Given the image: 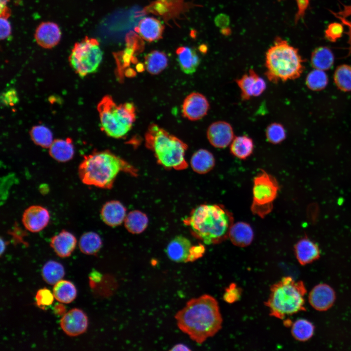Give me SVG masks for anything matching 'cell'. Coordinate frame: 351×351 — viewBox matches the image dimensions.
Segmentation results:
<instances>
[{
    "label": "cell",
    "mask_w": 351,
    "mask_h": 351,
    "mask_svg": "<svg viewBox=\"0 0 351 351\" xmlns=\"http://www.w3.org/2000/svg\"><path fill=\"white\" fill-rule=\"evenodd\" d=\"M170 350L173 351H191V349H189V347H187V346H186L185 345L180 343V344H177L175 345L174 346H173V348H171Z\"/></svg>",
    "instance_id": "obj_45"
},
{
    "label": "cell",
    "mask_w": 351,
    "mask_h": 351,
    "mask_svg": "<svg viewBox=\"0 0 351 351\" xmlns=\"http://www.w3.org/2000/svg\"><path fill=\"white\" fill-rule=\"evenodd\" d=\"M237 83L241 92V98L243 100L250 99L261 95L266 88L265 80L253 69L236 79Z\"/></svg>",
    "instance_id": "obj_11"
},
{
    "label": "cell",
    "mask_w": 351,
    "mask_h": 351,
    "mask_svg": "<svg viewBox=\"0 0 351 351\" xmlns=\"http://www.w3.org/2000/svg\"><path fill=\"white\" fill-rule=\"evenodd\" d=\"M9 0H0V14L1 16H8V13L6 8V4Z\"/></svg>",
    "instance_id": "obj_44"
},
{
    "label": "cell",
    "mask_w": 351,
    "mask_h": 351,
    "mask_svg": "<svg viewBox=\"0 0 351 351\" xmlns=\"http://www.w3.org/2000/svg\"><path fill=\"white\" fill-rule=\"evenodd\" d=\"M210 107L206 98L197 92H193L184 99L182 105L184 117L190 120H198L205 116Z\"/></svg>",
    "instance_id": "obj_10"
},
{
    "label": "cell",
    "mask_w": 351,
    "mask_h": 351,
    "mask_svg": "<svg viewBox=\"0 0 351 351\" xmlns=\"http://www.w3.org/2000/svg\"><path fill=\"white\" fill-rule=\"evenodd\" d=\"M296 259L301 265H306L316 260L320 255V251L315 243L308 238L297 242L294 246Z\"/></svg>",
    "instance_id": "obj_20"
},
{
    "label": "cell",
    "mask_w": 351,
    "mask_h": 351,
    "mask_svg": "<svg viewBox=\"0 0 351 351\" xmlns=\"http://www.w3.org/2000/svg\"><path fill=\"white\" fill-rule=\"evenodd\" d=\"M102 244L101 237L97 233L94 232H87L80 236L78 246L82 253L93 255L99 251Z\"/></svg>",
    "instance_id": "obj_31"
},
{
    "label": "cell",
    "mask_w": 351,
    "mask_h": 351,
    "mask_svg": "<svg viewBox=\"0 0 351 351\" xmlns=\"http://www.w3.org/2000/svg\"><path fill=\"white\" fill-rule=\"evenodd\" d=\"M192 246L191 241L187 238L181 235H177L168 243L166 253L173 261L187 262Z\"/></svg>",
    "instance_id": "obj_18"
},
{
    "label": "cell",
    "mask_w": 351,
    "mask_h": 351,
    "mask_svg": "<svg viewBox=\"0 0 351 351\" xmlns=\"http://www.w3.org/2000/svg\"><path fill=\"white\" fill-rule=\"evenodd\" d=\"M241 293V289L233 283L225 289L223 298L226 302L233 303L239 299Z\"/></svg>",
    "instance_id": "obj_39"
},
{
    "label": "cell",
    "mask_w": 351,
    "mask_h": 351,
    "mask_svg": "<svg viewBox=\"0 0 351 351\" xmlns=\"http://www.w3.org/2000/svg\"><path fill=\"white\" fill-rule=\"evenodd\" d=\"M0 241H1L0 242V244H1L0 254L1 255L5 250L6 245H5V242L4 241H3L2 238H1Z\"/></svg>",
    "instance_id": "obj_47"
},
{
    "label": "cell",
    "mask_w": 351,
    "mask_h": 351,
    "mask_svg": "<svg viewBox=\"0 0 351 351\" xmlns=\"http://www.w3.org/2000/svg\"><path fill=\"white\" fill-rule=\"evenodd\" d=\"M146 146L164 168L182 170L188 164L185 158L187 145L157 124H150L145 135Z\"/></svg>",
    "instance_id": "obj_5"
},
{
    "label": "cell",
    "mask_w": 351,
    "mask_h": 351,
    "mask_svg": "<svg viewBox=\"0 0 351 351\" xmlns=\"http://www.w3.org/2000/svg\"><path fill=\"white\" fill-rule=\"evenodd\" d=\"M265 305L270 315L283 319L305 309L306 288L302 281L286 276L273 284Z\"/></svg>",
    "instance_id": "obj_6"
},
{
    "label": "cell",
    "mask_w": 351,
    "mask_h": 351,
    "mask_svg": "<svg viewBox=\"0 0 351 351\" xmlns=\"http://www.w3.org/2000/svg\"><path fill=\"white\" fill-rule=\"evenodd\" d=\"M50 215L48 210L40 205H32L24 211L22 222L25 228L32 233L42 231L48 224Z\"/></svg>",
    "instance_id": "obj_12"
},
{
    "label": "cell",
    "mask_w": 351,
    "mask_h": 351,
    "mask_svg": "<svg viewBox=\"0 0 351 351\" xmlns=\"http://www.w3.org/2000/svg\"><path fill=\"white\" fill-rule=\"evenodd\" d=\"M97 109L101 130L113 138H119L126 136L136 120V110L132 103L117 105L109 95L101 98Z\"/></svg>",
    "instance_id": "obj_7"
},
{
    "label": "cell",
    "mask_w": 351,
    "mask_h": 351,
    "mask_svg": "<svg viewBox=\"0 0 351 351\" xmlns=\"http://www.w3.org/2000/svg\"><path fill=\"white\" fill-rule=\"evenodd\" d=\"M77 242V239L74 234L63 230L51 238L50 246L58 256L66 257L69 256L74 251Z\"/></svg>",
    "instance_id": "obj_19"
},
{
    "label": "cell",
    "mask_w": 351,
    "mask_h": 351,
    "mask_svg": "<svg viewBox=\"0 0 351 351\" xmlns=\"http://www.w3.org/2000/svg\"><path fill=\"white\" fill-rule=\"evenodd\" d=\"M146 70L152 75H158L167 66L168 58L166 54L161 51L154 50L145 57Z\"/></svg>",
    "instance_id": "obj_28"
},
{
    "label": "cell",
    "mask_w": 351,
    "mask_h": 351,
    "mask_svg": "<svg viewBox=\"0 0 351 351\" xmlns=\"http://www.w3.org/2000/svg\"><path fill=\"white\" fill-rule=\"evenodd\" d=\"M30 134L33 141L42 148H49L53 142L52 133L49 129L43 125L34 126Z\"/></svg>",
    "instance_id": "obj_34"
},
{
    "label": "cell",
    "mask_w": 351,
    "mask_h": 351,
    "mask_svg": "<svg viewBox=\"0 0 351 351\" xmlns=\"http://www.w3.org/2000/svg\"><path fill=\"white\" fill-rule=\"evenodd\" d=\"M279 186L276 178L261 170L254 179L253 202L251 210L254 214L263 218L273 208Z\"/></svg>",
    "instance_id": "obj_9"
},
{
    "label": "cell",
    "mask_w": 351,
    "mask_h": 351,
    "mask_svg": "<svg viewBox=\"0 0 351 351\" xmlns=\"http://www.w3.org/2000/svg\"><path fill=\"white\" fill-rule=\"evenodd\" d=\"M175 318L178 328L198 344L214 335L223 321L217 301L208 294L189 300Z\"/></svg>",
    "instance_id": "obj_1"
},
{
    "label": "cell",
    "mask_w": 351,
    "mask_h": 351,
    "mask_svg": "<svg viewBox=\"0 0 351 351\" xmlns=\"http://www.w3.org/2000/svg\"><path fill=\"white\" fill-rule=\"evenodd\" d=\"M267 140L273 144H279L286 138V131L283 125L274 122L267 126L265 131Z\"/></svg>",
    "instance_id": "obj_37"
},
{
    "label": "cell",
    "mask_w": 351,
    "mask_h": 351,
    "mask_svg": "<svg viewBox=\"0 0 351 351\" xmlns=\"http://www.w3.org/2000/svg\"><path fill=\"white\" fill-rule=\"evenodd\" d=\"M335 298L334 290L329 285L320 284L310 292L309 301L311 305L318 311H326L333 305Z\"/></svg>",
    "instance_id": "obj_15"
},
{
    "label": "cell",
    "mask_w": 351,
    "mask_h": 351,
    "mask_svg": "<svg viewBox=\"0 0 351 351\" xmlns=\"http://www.w3.org/2000/svg\"><path fill=\"white\" fill-rule=\"evenodd\" d=\"M8 17L2 16L0 18V39H6L11 33V24L7 20Z\"/></svg>",
    "instance_id": "obj_43"
},
{
    "label": "cell",
    "mask_w": 351,
    "mask_h": 351,
    "mask_svg": "<svg viewBox=\"0 0 351 351\" xmlns=\"http://www.w3.org/2000/svg\"><path fill=\"white\" fill-rule=\"evenodd\" d=\"M205 252V248L203 244L199 243L196 245H192L190 250L187 262H193L202 257Z\"/></svg>",
    "instance_id": "obj_42"
},
{
    "label": "cell",
    "mask_w": 351,
    "mask_h": 351,
    "mask_svg": "<svg viewBox=\"0 0 351 351\" xmlns=\"http://www.w3.org/2000/svg\"><path fill=\"white\" fill-rule=\"evenodd\" d=\"M343 32V25L339 23L333 22L328 25L325 33L328 39L334 42L342 36Z\"/></svg>",
    "instance_id": "obj_40"
},
{
    "label": "cell",
    "mask_w": 351,
    "mask_h": 351,
    "mask_svg": "<svg viewBox=\"0 0 351 351\" xmlns=\"http://www.w3.org/2000/svg\"><path fill=\"white\" fill-rule=\"evenodd\" d=\"M100 214L103 222L109 226L115 227L124 221L126 209L120 202L110 200L103 205Z\"/></svg>",
    "instance_id": "obj_17"
},
{
    "label": "cell",
    "mask_w": 351,
    "mask_h": 351,
    "mask_svg": "<svg viewBox=\"0 0 351 351\" xmlns=\"http://www.w3.org/2000/svg\"><path fill=\"white\" fill-rule=\"evenodd\" d=\"M103 58V52L98 41L86 37L74 45L69 58L71 67L83 78L95 72Z\"/></svg>",
    "instance_id": "obj_8"
},
{
    "label": "cell",
    "mask_w": 351,
    "mask_h": 351,
    "mask_svg": "<svg viewBox=\"0 0 351 351\" xmlns=\"http://www.w3.org/2000/svg\"><path fill=\"white\" fill-rule=\"evenodd\" d=\"M124 222L125 227L129 232L133 234H139L147 227L148 218L143 212L134 210L126 215Z\"/></svg>",
    "instance_id": "obj_29"
},
{
    "label": "cell",
    "mask_w": 351,
    "mask_h": 351,
    "mask_svg": "<svg viewBox=\"0 0 351 351\" xmlns=\"http://www.w3.org/2000/svg\"><path fill=\"white\" fill-rule=\"evenodd\" d=\"M54 298L63 303H70L77 296L75 285L68 280H61L54 285L53 289Z\"/></svg>",
    "instance_id": "obj_30"
},
{
    "label": "cell",
    "mask_w": 351,
    "mask_h": 351,
    "mask_svg": "<svg viewBox=\"0 0 351 351\" xmlns=\"http://www.w3.org/2000/svg\"><path fill=\"white\" fill-rule=\"evenodd\" d=\"M207 137L214 147L224 148L231 143L235 136L230 124L224 121H217L212 123L208 128Z\"/></svg>",
    "instance_id": "obj_13"
},
{
    "label": "cell",
    "mask_w": 351,
    "mask_h": 351,
    "mask_svg": "<svg viewBox=\"0 0 351 351\" xmlns=\"http://www.w3.org/2000/svg\"><path fill=\"white\" fill-rule=\"evenodd\" d=\"M254 232L251 226L247 223L238 222L232 226L229 238L235 246L245 247L249 246L254 239Z\"/></svg>",
    "instance_id": "obj_21"
},
{
    "label": "cell",
    "mask_w": 351,
    "mask_h": 351,
    "mask_svg": "<svg viewBox=\"0 0 351 351\" xmlns=\"http://www.w3.org/2000/svg\"><path fill=\"white\" fill-rule=\"evenodd\" d=\"M49 148L50 156L58 162L69 161L74 155V146L70 138L56 139Z\"/></svg>",
    "instance_id": "obj_23"
},
{
    "label": "cell",
    "mask_w": 351,
    "mask_h": 351,
    "mask_svg": "<svg viewBox=\"0 0 351 351\" xmlns=\"http://www.w3.org/2000/svg\"><path fill=\"white\" fill-rule=\"evenodd\" d=\"M334 80L341 90L351 91V67L346 64L339 66L335 71Z\"/></svg>",
    "instance_id": "obj_35"
},
{
    "label": "cell",
    "mask_w": 351,
    "mask_h": 351,
    "mask_svg": "<svg viewBox=\"0 0 351 351\" xmlns=\"http://www.w3.org/2000/svg\"><path fill=\"white\" fill-rule=\"evenodd\" d=\"M60 325L66 334L70 336H75L86 331L88 318L82 310L75 308L63 315L60 319Z\"/></svg>",
    "instance_id": "obj_14"
},
{
    "label": "cell",
    "mask_w": 351,
    "mask_h": 351,
    "mask_svg": "<svg viewBox=\"0 0 351 351\" xmlns=\"http://www.w3.org/2000/svg\"><path fill=\"white\" fill-rule=\"evenodd\" d=\"M90 279L94 282H98L101 278V274L97 271H93L90 275Z\"/></svg>",
    "instance_id": "obj_46"
},
{
    "label": "cell",
    "mask_w": 351,
    "mask_h": 351,
    "mask_svg": "<svg viewBox=\"0 0 351 351\" xmlns=\"http://www.w3.org/2000/svg\"><path fill=\"white\" fill-rule=\"evenodd\" d=\"M44 280L50 285H55L62 279L65 274L64 269L59 263L53 260L47 262L42 269Z\"/></svg>",
    "instance_id": "obj_32"
},
{
    "label": "cell",
    "mask_w": 351,
    "mask_h": 351,
    "mask_svg": "<svg viewBox=\"0 0 351 351\" xmlns=\"http://www.w3.org/2000/svg\"><path fill=\"white\" fill-rule=\"evenodd\" d=\"M190 164L194 171L204 174L213 169L215 165V159L210 152L200 149L193 155Z\"/></svg>",
    "instance_id": "obj_25"
},
{
    "label": "cell",
    "mask_w": 351,
    "mask_h": 351,
    "mask_svg": "<svg viewBox=\"0 0 351 351\" xmlns=\"http://www.w3.org/2000/svg\"><path fill=\"white\" fill-rule=\"evenodd\" d=\"M303 61L296 48L277 37L266 53L265 75L274 83L297 78L303 71Z\"/></svg>",
    "instance_id": "obj_4"
},
{
    "label": "cell",
    "mask_w": 351,
    "mask_h": 351,
    "mask_svg": "<svg viewBox=\"0 0 351 351\" xmlns=\"http://www.w3.org/2000/svg\"><path fill=\"white\" fill-rule=\"evenodd\" d=\"M311 62L312 65L316 69L323 71L328 70L333 64V54L327 47H317L312 53Z\"/></svg>",
    "instance_id": "obj_26"
},
{
    "label": "cell",
    "mask_w": 351,
    "mask_h": 351,
    "mask_svg": "<svg viewBox=\"0 0 351 351\" xmlns=\"http://www.w3.org/2000/svg\"><path fill=\"white\" fill-rule=\"evenodd\" d=\"M314 329V326L311 322L306 319H299L292 324L291 332L295 339L305 341L312 337Z\"/></svg>",
    "instance_id": "obj_33"
},
{
    "label": "cell",
    "mask_w": 351,
    "mask_h": 351,
    "mask_svg": "<svg viewBox=\"0 0 351 351\" xmlns=\"http://www.w3.org/2000/svg\"><path fill=\"white\" fill-rule=\"evenodd\" d=\"M177 60L181 71L186 74H192L197 70L200 58L196 51L188 47H181L176 51Z\"/></svg>",
    "instance_id": "obj_22"
},
{
    "label": "cell",
    "mask_w": 351,
    "mask_h": 351,
    "mask_svg": "<svg viewBox=\"0 0 351 351\" xmlns=\"http://www.w3.org/2000/svg\"><path fill=\"white\" fill-rule=\"evenodd\" d=\"M1 101L4 105L12 106L19 101L18 94L14 89H8L4 92L1 96Z\"/></svg>",
    "instance_id": "obj_41"
},
{
    "label": "cell",
    "mask_w": 351,
    "mask_h": 351,
    "mask_svg": "<svg viewBox=\"0 0 351 351\" xmlns=\"http://www.w3.org/2000/svg\"><path fill=\"white\" fill-rule=\"evenodd\" d=\"M120 172L133 176H136L137 173L130 164L108 150L84 156L78 168V176L83 184L103 189L111 188Z\"/></svg>",
    "instance_id": "obj_3"
},
{
    "label": "cell",
    "mask_w": 351,
    "mask_h": 351,
    "mask_svg": "<svg viewBox=\"0 0 351 351\" xmlns=\"http://www.w3.org/2000/svg\"><path fill=\"white\" fill-rule=\"evenodd\" d=\"M61 31L56 23L44 22L37 28L35 37L37 43L41 47L49 49L54 47L59 42L61 38Z\"/></svg>",
    "instance_id": "obj_16"
},
{
    "label": "cell",
    "mask_w": 351,
    "mask_h": 351,
    "mask_svg": "<svg viewBox=\"0 0 351 351\" xmlns=\"http://www.w3.org/2000/svg\"><path fill=\"white\" fill-rule=\"evenodd\" d=\"M192 234L207 245L217 244L229 238L234 224L233 214L220 204H202L183 219Z\"/></svg>",
    "instance_id": "obj_2"
},
{
    "label": "cell",
    "mask_w": 351,
    "mask_h": 351,
    "mask_svg": "<svg viewBox=\"0 0 351 351\" xmlns=\"http://www.w3.org/2000/svg\"><path fill=\"white\" fill-rule=\"evenodd\" d=\"M35 298L38 306L44 309L52 304L54 296L49 290L43 288L38 291Z\"/></svg>",
    "instance_id": "obj_38"
},
{
    "label": "cell",
    "mask_w": 351,
    "mask_h": 351,
    "mask_svg": "<svg viewBox=\"0 0 351 351\" xmlns=\"http://www.w3.org/2000/svg\"><path fill=\"white\" fill-rule=\"evenodd\" d=\"M328 80L327 76L323 70L315 69L308 75L306 84L310 89L318 91L326 86Z\"/></svg>",
    "instance_id": "obj_36"
},
{
    "label": "cell",
    "mask_w": 351,
    "mask_h": 351,
    "mask_svg": "<svg viewBox=\"0 0 351 351\" xmlns=\"http://www.w3.org/2000/svg\"><path fill=\"white\" fill-rule=\"evenodd\" d=\"M254 148L253 139L246 135L235 136L230 144L231 153L241 159H245L250 156Z\"/></svg>",
    "instance_id": "obj_27"
},
{
    "label": "cell",
    "mask_w": 351,
    "mask_h": 351,
    "mask_svg": "<svg viewBox=\"0 0 351 351\" xmlns=\"http://www.w3.org/2000/svg\"><path fill=\"white\" fill-rule=\"evenodd\" d=\"M137 31L143 39L152 42L161 38L163 26L158 20L153 17H146L140 21Z\"/></svg>",
    "instance_id": "obj_24"
}]
</instances>
